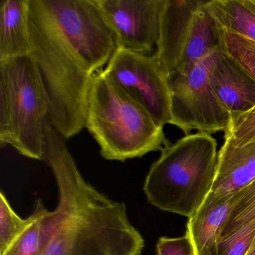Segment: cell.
<instances>
[{
	"label": "cell",
	"instance_id": "cell-1",
	"mask_svg": "<svg viewBox=\"0 0 255 255\" xmlns=\"http://www.w3.org/2000/svg\"><path fill=\"white\" fill-rule=\"evenodd\" d=\"M29 23L48 122L72 138L84 128L92 79L111 59L116 38L96 0H30Z\"/></svg>",
	"mask_w": 255,
	"mask_h": 255
},
{
	"label": "cell",
	"instance_id": "cell-2",
	"mask_svg": "<svg viewBox=\"0 0 255 255\" xmlns=\"http://www.w3.org/2000/svg\"><path fill=\"white\" fill-rule=\"evenodd\" d=\"M43 160L56 180L59 202L52 213L44 255H141L144 240L124 203L110 199L79 171L65 138L44 125Z\"/></svg>",
	"mask_w": 255,
	"mask_h": 255
},
{
	"label": "cell",
	"instance_id": "cell-3",
	"mask_svg": "<svg viewBox=\"0 0 255 255\" xmlns=\"http://www.w3.org/2000/svg\"><path fill=\"white\" fill-rule=\"evenodd\" d=\"M152 164L143 190L149 204L168 213L192 217L213 188L217 141L210 134H189L165 146Z\"/></svg>",
	"mask_w": 255,
	"mask_h": 255
},
{
	"label": "cell",
	"instance_id": "cell-4",
	"mask_svg": "<svg viewBox=\"0 0 255 255\" xmlns=\"http://www.w3.org/2000/svg\"><path fill=\"white\" fill-rule=\"evenodd\" d=\"M85 127L107 160L142 157L170 144L163 127L102 71L92 79Z\"/></svg>",
	"mask_w": 255,
	"mask_h": 255
},
{
	"label": "cell",
	"instance_id": "cell-5",
	"mask_svg": "<svg viewBox=\"0 0 255 255\" xmlns=\"http://www.w3.org/2000/svg\"><path fill=\"white\" fill-rule=\"evenodd\" d=\"M49 102L31 55L0 61V144L43 160Z\"/></svg>",
	"mask_w": 255,
	"mask_h": 255
},
{
	"label": "cell",
	"instance_id": "cell-6",
	"mask_svg": "<svg viewBox=\"0 0 255 255\" xmlns=\"http://www.w3.org/2000/svg\"><path fill=\"white\" fill-rule=\"evenodd\" d=\"M210 53L187 72L169 79L171 92V125L186 135L192 130L211 134L226 130L231 115L210 84L209 76L218 53Z\"/></svg>",
	"mask_w": 255,
	"mask_h": 255
},
{
	"label": "cell",
	"instance_id": "cell-7",
	"mask_svg": "<svg viewBox=\"0 0 255 255\" xmlns=\"http://www.w3.org/2000/svg\"><path fill=\"white\" fill-rule=\"evenodd\" d=\"M102 73L142 105L158 125L171 124L169 79L154 54L117 47Z\"/></svg>",
	"mask_w": 255,
	"mask_h": 255
},
{
	"label": "cell",
	"instance_id": "cell-8",
	"mask_svg": "<svg viewBox=\"0 0 255 255\" xmlns=\"http://www.w3.org/2000/svg\"><path fill=\"white\" fill-rule=\"evenodd\" d=\"M117 47L150 54L156 47L165 0H96Z\"/></svg>",
	"mask_w": 255,
	"mask_h": 255
},
{
	"label": "cell",
	"instance_id": "cell-9",
	"mask_svg": "<svg viewBox=\"0 0 255 255\" xmlns=\"http://www.w3.org/2000/svg\"><path fill=\"white\" fill-rule=\"evenodd\" d=\"M200 0H165L154 55L168 79L175 75Z\"/></svg>",
	"mask_w": 255,
	"mask_h": 255
},
{
	"label": "cell",
	"instance_id": "cell-10",
	"mask_svg": "<svg viewBox=\"0 0 255 255\" xmlns=\"http://www.w3.org/2000/svg\"><path fill=\"white\" fill-rule=\"evenodd\" d=\"M209 80L231 117H237L255 108V79L221 50L210 70Z\"/></svg>",
	"mask_w": 255,
	"mask_h": 255
},
{
	"label": "cell",
	"instance_id": "cell-11",
	"mask_svg": "<svg viewBox=\"0 0 255 255\" xmlns=\"http://www.w3.org/2000/svg\"><path fill=\"white\" fill-rule=\"evenodd\" d=\"M237 201V193L217 195L210 192L195 215L189 218L186 234L196 255H216L218 243Z\"/></svg>",
	"mask_w": 255,
	"mask_h": 255
},
{
	"label": "cell",
	"instance_id": "cell-12",
	"mask_svg": "<svg viewBox=\"0 0 255 255\" xmlns=\"http://www.w3.org/2000/svg\"><path fill=\"white\" fill-rule=\"evenodd\" d=\"M225 139L218 153L211 191L217 195L237 193L255 180V139L240 147Z\"/></svg>",
	"mask_w": 255,
	"mask_h": 255
},
{
	"label": "cell",
	"instance_id": "cell-13",
	"mask_svg": "<svg viewBox=\"0 0 255 255\" xmlns=\"http://www.w3.org/2000/svg\"><path fill=\"white\" fill-rule=\"evenodd\" d=\"M30 0H2L0 2V61L29 56Z\"/></svg>",
	"mask_w": 255,
	"mask_h": 255
},
{
	"label": "cell",
	"instance_id": "cell-14",
	"mask_svg": "<svg viewBox=\"0 0 255 255\" xmlns=\"http://www.w3.org/2000/svg\"><path fill=\"white\" fill-rule=\"evenodd\" d=\"M218 50H221L219 29L206 6V1H203L194 14L177 73L187 72L200 61Z\"/></svg>",
	"mask_w": 255,
	"mask_h": 255
},
{
	"label": "cell",
	"instance_id": "cell-15",
	"mask_svg": "<svg viewBox=\"0 0 255 255\" xmlns=\"http://www.w3.org/2000/svg\"><path fill=\"white\" fill-rule=\"evenodd\" d=\"M206 6L218 28L255 41V9L248 0H212Z\"/></svg>",
	"mask_w": 255,
	"mask_h": 255
},
{
	"label": "cell",
	"instance_id": "cell-16",
	"mask_svg": "<svg viewBox=\"0 0 255 255\" xmlns=\"http://www.w3.org/2000/svg\"><path fill=\"white\" fill-rule=\"evenodd\" d=\"M53 211L47 210L38 199L32 214L34 219L17 240L0 255H44L48 225Z\"/></svg>",
	"mask_w": 255,
	"mask_h": 255
},
{
	"label": "cell",
	"instance_id": "cell-17",
	"mask_svg": "<svg viewBox=\"0 0 255 255\" xmlns=\"http://www.w3.org/2000/svg\"><path fill=\"white\" fill-rule=\"evenodd\" d=\"M218 29L221 51L237 62L255 80V41L231 31Z\"/></svg>",
	"mask_w": 255,
	"mask_h": 255
},
{
	"label": "cell",
	"instance_id": "cell-18",
	"mask_svg": "<svg viewBox=\"0 0 255 255\" xmlns=\"http://www.w3.org/2000/svg\"><path fill=\"white\" fill-rule=\"evenodd\" d=\"M248 226H255V180L237 192V201L224 228L222 237Z\"/></svg>",
	"mask_w": 255,
	"mask_h": 255
},
{
	"label": "cell",
	"instance_id": "cell-19",
	"mask_svg": "<svg viewBox=\"0 0 255 255\" xmlns=\"http://www.w3.org/2000/svg\"><path fill=\"white\" fill-rule=\"evenodd\" d=\"M34 219V215L22 219L13 210L6 196L0 192V255L17 240Z\"/></svg>",
	"mask_w": 255,
	"mask_h": 255
},
{
	"label": "cell",
	"instance_id": "cell-20",
	"mask_svg": "<svg viewBox=\"0 0 255 255\" xmlns=\"http://www.w3.org/2000/svg\"><path fill=\"white\" fill-rule=\"evenodd\" d=\"M255 244V226L241 228L226 237H221L216 255H246Z\"/></svg>",
	"mask_w": 255,
	"mask_h": 255
},
{
	"label": "cell",
	"instance_id": "cell-21",
	"mask_svg": "<svg viewBox=\"0 0 255 255\" xmlns=\"http://www.w3.org/2000/svg\"><path fill=\"white\" fill-rule=\"evenodd\" d=\"M225 132V138L237 147L255 139V107L241 116L231 117Z\"/></svg>",
	"mask_w": 255,
	"mask_h": 255
},
{
	"label": "cell",
	"instance_id": "cell-22",
	"mask_svg": "<svg viewBox=\"0 0 255 255\" xmlns=\"http://www.w3.org/2000/svg\"><path fill=\"white\" fill-rule=\"evenodd\" d=\"M156 252V255H196L192 240L186 233L183 237H160Z\"/></svg>",
	"mask_w": 255,
	"mask_h": 255
},
{
	"label": "cell",
	"instance_id": "cell-23",
	"mask_svg": "<svg viewBox=\"0 0 255 255\" xmlns=\"http://www.w3.org/2000/svg\"><path fill=\"white\" fill-rule=\"evenodd\" d=\"M246 255H255V244L252 246V249L249 251V252L246 254Z\"/></svg>",
	"mask_w": 255,
	"mask_h": 255
},
{
	"label": "cell",
	"instance_id": "cell-24",
	"mask_svg": "<svg viewBox=\"0 0 255 255\" xmlns=\"http://www.w3.org/2000/svg\"><path fill=\"white\" fill-rule=\"evenodd\" d=\"M248 2L255 9V0H248Z\"/></svg>",
	"mask_w": 255,
	"mask_h": 255
}]
</instances>
